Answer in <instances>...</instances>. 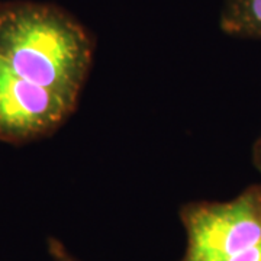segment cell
Instances as JSON below:
<instances>
[{"mask_svg":"<svg viewBox=\"0 0 261 261\" xmlns=\"http://www.w3.org/2000/svg\"><path fill=\"white\" fill-rule=\"evenodd\" d=\"M94 41L67 10L31 0L0 2V58L27 80L77 105Z\"/></svg>","mask_w":261,"mask_h":261,"instance_id":"1","label":"cell"},{"mask_svg":"<svg viewBox=\"0 0 261 261\" xmlns=\"http://www.w3.org/2000/svg\"><path fill=\"white\" fill-rule=\"evenodd\" d=\"M186 250L178 261H231L261 240V183L231 200L189 202L180 207Z\"/></svg>","mask_w":261,"mask_h":261,"instance_id":"2","label":"cell"},{"mask_svg":"<svg viewBox=\"0 0 261 261\" xmlns=\"http://www.w3.org/2000/svg\"><path fill=\"white\" fill-rule=\"evenodd\" d=\"M75 103L19 75L0 58V142L22 145L53 135Z\"/></svg>","mask_w":261,"mask_h":261,"instance_id":"3","label":"cell"},{"mask_svg":"<svg viewBox=\"0 0 261 261\" xmlns=\"http://www.w3.org/2000/svg\"><path fill=\"white\" fill-rule=\"evenodd\" d=\"M219 27L229 37L261 39V0H224Z\"/></svg>","mask_w":261,"mask_h":261,"instance_id":"4","label":"cell"},{"mask_svg":"<svg viewBox=\"0 0 261 261\" xmlns=\"http://www.w3.org/2000/svg\"><path fill=\"white\" fill-rule=\"evenodd\" d=\"M47 250L51 261H82L56 237H49L47 240Z\"/></svg>","mask_w":261,"mask_h":261,"instance_id":"5","label":"cell"},{"mask_svg":"<svg viewBox=\"0 0 261 261\" xmlns=\"http://www.w3.org/2000/svg\"><path fill=\"white\" fill-rule=\"evenodd\" d=\"M231 261H261V240L251 245L250 248L240 252Z\"/></svg>","mask_w":261,"mask_h":261,"instance_id":"6","label":"cell"},{"mask_svg":"<svg viewBox=\"0 0 261 261\" xmlns=\"http://www.w3.org/2000/svg\"><path fill=\"white\" fill-rule=\"evenodd\" d=\"M251 163L254 170L261 174V132L260 135L252 142L251 147Z\"/></svg>","mask_w":261,"mask_h":261,"instance_id":"7","label":"cell"}]
</instances>
